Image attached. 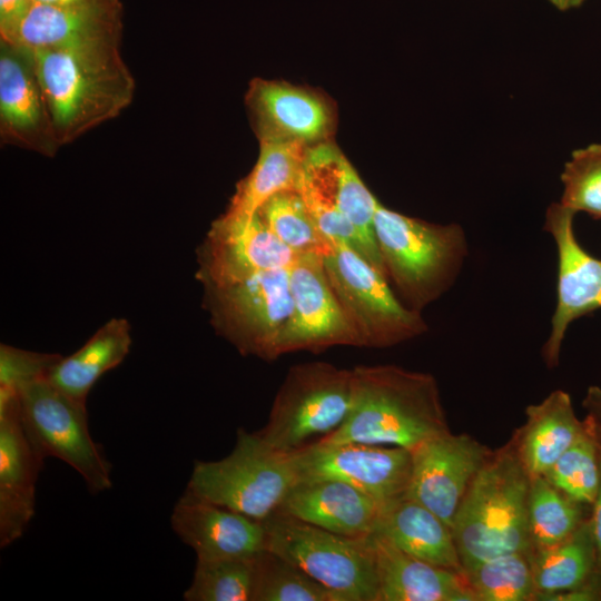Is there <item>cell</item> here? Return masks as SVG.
I'll list each match as a JSON object with an SVG mask.
<instances>
[{"label":"cell","instance_id":"obj_39","mask_svg":"<svg viewBox=\"0 0 601 601\" xmlns=\"http://www.w3.org/2000/svg\"><path fill=\"white\" fill-rule=\"evenodd\" d=\"M582 406L587 412L584 418L601 442V387L597 385L590 386L582 401Z\"/></svg>","mask_w":601,"mask_h":601},{"label":"cell","instance_id":"obj_3","mask_svg":"<svg viewBox=\"0 0 601 601\" xmlns=\"http://www.w3.org/2000/svg\"><path fill=\"white\" fill-rule=\"evenodd\" d=\"M531 479L511 440L492 451L469 486L452 524L462 566L501 554L531 552Z\"/></svg>","mask_w":601,"mask_h":601},{"label":"cell","instance_id":"obj_31","mask_svg":"<svg viewBox=\"0 0 601 601\" xmlns=\"http://www.w3.org/2000/svg\"><path fill=\"white\" fill-rule=\"evenodd\" d=\"M267 228L297 255H327L335 242L326 237L296 189L268 198L257 210Z\"/></svg>","mask_w":601,"mask_h":601},{"label":"cell","instance_id":"obj_33","mask_svg":"<svg viewBox=\"0 0 601 601\" xmlns=\"http://www.w3.org/2000/svg\"><path fill=\"white\" fill-rule=\"evenodd\" d=\"M250 601H338V599L300 568L266 549L255 558Z\"/></svg>","mask_w":601,"mask_h":601},{"label":"cell","instance_id":"obj_11","mask_svg":"<svg viewBox=\"0 0 601 601\" xmlns=\"http://www.w3.org/2000/svg\"><path fill=\"white\" fill-rule=\"evenodd\" d=\"M298 481L334 479L383 503L406 495L412 453L400 446L365 443H313L289 454Z\"/></svg>","mask_w":601,"mask_h":601},{"label":"cell","instance_id":"obj_37","mask_svg":"<svg viewBox=\"0 0 601 601\" xmlns=\"http://www.w3.org/2000/svg\"><path fill=\"white\" fill-rule=\"evenodd\" d=\"M61 358L60 354L30 352L1 344L0 387L18 391L32 382L47 380Z\"/></svg>","mask_w":601,"mask_h":601},{"label":"cell","instance_id":"obj_1","mask_svg":"<svg viewBox=\"0 0 601 601\" xmlns=\"http://www.w3.org/2000/svg\"><path fill=\"white\" fill-rule=\"evenodd\" d=\"M29 53L60 146L116 118L134 98L120 41Z\"/></svg>","mask_w":601,"mask_h":601},{"label":"cell","instance_id":"obj_30","mask_svg":"<svg viewBox=\"0 0 601 601\" xmlns=\"http://www.w3.org/2000/svg\"><path fill=\"white\" fill-rule=\"evenodd\" d=\"M476 601H531L536 591L529 553L513 552L463 566Z\"/></svg>","mask_w":601,"mask_h":601},{"label":"cell","instance_id":"obj_6","mask_svg":"<svg viewBox=\"0 0 601 601\" xmlns=\"http://www.w3.org/2000/svg\"><path fill=\"white\" fill-rule=\"evenodd\" d=\"M352 388V370L319 361L296 364L288 370L267 423L257 434L285 454L318 442L346 420Z\"/></svg>","mask_w":601,"mask_h":601},{"label":"cell","instance_id":"obj_21","mask_svg":"<svg viewBox=\"0 0 601 601\" xmlns=\"http://www.w3.org/2000/svg\"><path fill=\"white\" fill-rule=\"evenodd\" d=\"M384 503L334 479L302 480L289 490L277 513L346 536L374 533Z\"/></svg>","mask_w":601,"mask_h":601},{"label":"cell","instance_id":"obj_29","mask_svg":"<svg viewBox=\"0 0 601 601\" xmlns=\"http://www.w3.org/2000/svg\"><path fill=\"white\" fill-rule=\"evenodd\" d=\"M587 506L565 495L544 476L532 477L528 504L531 551L570 536L589 519Z\"/></svg>","mask_w":601,"mask_h":601},{"label":"cell","instance_id":"obj_24","mask_svg":"<svg viewBox=\"0 0 601 601\" xmlns=\"http://www.w3.org/2000/svg\"><path fill=\"white\" fill-rule=\"evenodd\" d=\"M374 533L422 561L456 572L463 570L452 529L406 495L384 503Z\"/></svg>","mask_w":601,"mask_h":601},{"label":"cell","instance_id":"obj_15","mask_svg":"<svg viewBox=\"0 0 601 601\" xmlns=\"http://www.w3.org/2000/svg\"><path fill=\"white\" fill-rule=\"evenodd\" d=\"M298 256L257 213L249 219L221 215L198 249L197 277L201 284L230 282L260 272L288 269Z\"/></svg>","mask_w":601,"mask_h":601},{"label":"cell","instance_id":"obj_35","mask_svg":"<svg viewBox=\"0 0 601 601\" xmlns=\"http://www.w3.org/2000/svg\"><path fill=\"white\" fill-rule=\"evenodd\" d=\"M377 203L378 200L367 189L355 168L343 155L338 175L339 210L355 231L358 254L386 276L374 230Z\"/></svg>","mask_w":601,"mask_h":601},{"label":"cell","instance_id":"obj_42","mask_svg":"<svg viewBox=\"0 0 601 601\" xmlns=\"http://www.w3.org/2000/svg\"><path fill=\"white\" fill-rule=\"evenodd\" d=\"M552 6H554L558 10L566 11L573 8H578L581 6L585 0H548Z\"/></svg>","mask_w":601,"mask_h":601},{"label":"cell","instance_id":"obj_4","mask_svg":"<svg viewBox=\"0 0 601 601\" xmlns=\"http://www.w3.org/2000/svg\"><path fill=\"white\" fill-rule=\"evenodd\" d=\"M374 230L386 277L401 302L422 312L446 293L469 255L460 224H435L377 203Z\"/></svg>","mask_w":601,"mask_h":601},{"label":"cell","instance_id":"obj_17","mask_svg":"<svg viewBox=\"0 0 601 601\" xmlns=\"http://www.w3.org/2000/svg\"><path fill=\"white\" fill-rule=\"evenodd\" d=\"M43 459L19 417L18 392L0 387V545L20 539L35 515L36 483Z\"/></svg>","mask_w":601,"mask_h":601},{"label":"cell","instance_id":"obj_36","mask_svg":"<svg viewBox=\"0 0 601 601\" xmlns=\"http://www.w3.org/2000/svg\"><path fill=\"white\" fill-rule=\"evenodd\" d=\"M560 178L563 185L560 203L601 220V144L572 151Z\"/></svg>","mask_w":601,"mask_h":601},{"label":"cell","instance_id":"obj_40","mask_svg":"<svg viewBox=\"0 0 601 601\" xmlns=\"http://www.w3.org/2000/svg\"><path fill=\"white\" fill-rule=\"evenodd\" d=\"M591 508L592 510L590 514V524L599 560L601 563V485L598 496Z\"/></svg>","mask_w":601,"mask_h":601},{"label":"cell","instance_id":"obj_28","mask_svg":"<svg viewBox=\"0 0 601 601\" xmlns=\"http://www.w3.org/2000/svg\"><path fill=\"white\" fill-rule=\"evenodd\" d=\"M260 150L252 171L237 185L223 214L249 219L273 195L296 189L306 146L293 141H259Z\"/></svg>","mask_w":601,"mask_h":601},{"label":"cell","instance_id":"obj_22","mask_svg":"<svg viewBox=\"0 0 601 601\" xmlns=\"http://www.w3.org/2000/svg\"><path fill=\"white\" fill-rule=\"evenodd\" d=\"M378 580L377 601H476L463 572L414 558L370 535Z\"/></svg>","mask_w":601,"mask_h":601},{"label":"cell","instance_id":"obj_18","mask_svg":"<svg viewBox=\"0 0 601 601\" xmlns=\"http://www.w3.org/2000/svg\"><path fill=\"white\" fill-rule=\"evenodd\" d=\"M0 137L13 145L52 157L61 147L28 50L1 42Z\"/></svg>","mask_w":601,"mask_h":601},{"label":"cell","instance_id":"obj_5","mask_svg":"<svg viewBox=\"0 0 601 601\" xmlns=\"http://www.w3.org/2000/svg\"><path fill=\"white\" fill-rule=\"evenodd\" d=\"M290 455L238 428L233 451L217 461H196L185 493L264 522L297 483Z\"/></svg>","mask_w":601,"mask_h":601},{"label":"cell","instance_id":"obj_8","mask_svg":"<svg viewBox=\"0 0 601 601\" xmlns=\"http://www.w3.org/2000/svg\"><path fill=\"white\" fill-rule=\"evenodd\" d=\"M324 267L361 347H391L427 331L421 312L404 305L391 289L386 276L346 242L334 243L324 256Z\"/></svg>","mask_w":601,"mask_h":601},{"label":"cell","instance_id":"obj_25","mask_svg":"<svg viewBox=\"0 0 601 601\" xmlns=\"http://www.w3.org/2000/svg\"><path fill=\"white\" fill-rule=\"evenodd\" d=\"M343 155L331 140L307 147L296 190L321 231L332 242H346L358 253L355 231L338 206V175Z\"/></svg>","mask_w":601,"mask_h":601},{"label":"cell","instance_id":"obj_2","mask_svg":"<svg viewBox=\"0 0 601 601\" xmlns=\"http://www.w3.org/2000/svg\"><path fill=\"white\" fill-rule=\"evenodd\" d=\"M352 372L348 415L335 432L318 442L365 443L412 451L450 431L432 374L393 364L358 365Z\"/></svg>","mask_w":601,"mask_h":601},{"label":"cell","instance_id":"obj_26","mask_svg":"<svg viewBox=\"0 0 601 601\" xmlns=\"http://www.w3.org/2000/svg\"><path fill=\"white\" fill-rule=\"evenodd\" d=\"M131 346L130 325L125 318H111L78 351L63 357L51 370L48 381L85 403L91 387L128 355Z\"/></svg>","mask_w":601,"mask_h":601},{"label":"cell","instance_id":"obj_32","mask_svg":"<svg viewBox=\"0 0 601 601\" xmlns=\"http://www.w3.org/2000/svg\"><path fill=\"white\" fill-rule=\"evenodd\" d=\"M584 421V432L542 476L572 500L592 506L601 485V442Z\"/></svg>","mask_w":601,"mask_h":601},{"label":"cell","instance_id":"obj_27","mask_svg":"<svg viewBox=\"0 0 601 601\" xmlns=\"http://www.w3.org/2000/svg\"><path fill=\"white\" fill-rule=\"evenodd\" d=\"M535 600L580 588L599 571L601 563L592 535L590 516L566 539L529 553Z\"/></svg>","mask_w":601,"mask_h":601},{"label":"cell","instance_id":"obj_20","mask_svg":"<svg viewBox=\"0 0 601 601\" xmlns=\"http://www.w3.org/2000/svg\"><path fill=\"white\" fill-rule=\"evenodd\" d=\"M120 2L56 4L35 1L9 42L28 51L120 41Z\"/></svg>","mask_w":601,"mask_h":601},{"label":"cell","instance_id":"obj_14","mask_svg":"<svg viewBox=\"0 0 601 601\" xmlns=\"http://www.w3.org/2000/svg\"><path fill=\"white\" fill-rule=\"evenodd\" d=\"M406 496L423 504L451 529L473 479L492 451L467 434L435 435L411 451Z\"/></svg>","mask_w":601,"mask_h":601},{"label":"cell","instance_id":"obj_23","mask_svg":"<svg viewBox=\"0 0 601 601\" xmlns=\"http://www.w3.org/2000/svg\"><path fill=\"white\" fill-rule=\"evenodd\" d=\"M525 416L511 441L529 475L541 476L584 432L587 423L577 417L572 398L563 390L529 405Z\"/></svg>","mask_w":601,"mask_h":601},{"label":"cell","instance_id":"obj_34","mask_svg":"<svg viewBox=\"0 0 601 601\" xmlns=\"http://www.w3.org/2000/svg\"><path fill=\"white\" fill-rule=\"evenodd\" d=\"M255 558L197 561L186 601H250Z\"/></svg>","mask_w":601,"mask_h":601},{"label":"cell","instance_id":"obj_41","mask_svg":"<svg viewBox=\"0 0 601 601\" xmlns=\"http://www.w3.org/2000/svg\"><path fill=\"white\" fill-rule=\"evenodd\" d=\"M38 2L56 3V4H85V3H110L120 2V0H35Z\"/></svg>","mask_w":601,"mask_h":601},{"label":"cell","instance_id":"obj_38","mask_svg":"<svg viewBox=\"0 0 601 601\" xmlns=\"http://www.w3.org/2000/svg\"><path fill=\"white\" fill-rule=\"evenodd\" d=\"M35 0H0L1 42H9L33 6Z\"/></svg>","mask_w":601,"mask_h":601},{"label":"cell","instance_id":"obj_9","mask_svg":"<svg viewBox=\"0 0 601 601\" xmlns=\"http://www.w3.org/2000/svg\"><path fill=\"white\" fill-rule=\"evenodd\" d=\"M203 286L204 306L219 336L244 356L277 358V339L292 313L288 269Z\"/></svg>","mask_w":601,"mask_h":601},{"label":"cell","instance_id":"obj_10","mask_svg":"<svg viewBox=\"0 0 601 601\" xmlns=\"http://www.w3.org/2000/svg\"><path fill=\"white\" fill-rule=\"evenodd\" d=\"M17 392L20 422L36 452L43 460L56 457L70 465L92 493L110 489L111 466L90 435L86 404L48 380Z\"/></svg>","mask_w":601,"mask_h":601},{"label":"cell","instance_id":"obj_7","mask_svg":"<svg viewBox=\"0 0 601 601\" xmlns=\"http://www.w3.org/2000/svg\"><path fill=\"white\" fill-rule=\"evenodd\" d=\"M264 523L266 549L300 568L338 601H377L378 580L370 535L336 534L277 512Z\"/></svg>","mask_w":601,"mask_h":601},{"label":"cell","instance_id":"obj_16","mask_svg":"<svg viewBox=\"0 0 601 601\" xmlns=\"http://www.w3.org/2000/svg\"><path fill=\"white\" fill-rule=\"evenodd\" d=\"M259 141H293L311 147L331 140L332 102L316 90L285 81L254 79L246 93Z\"/></svg>","mask_w":601,"mask_h":601},{"label":"cell","instance_id":"obj_19","mask_svg":"<svg viewBox=\"0 0 601 601\" xmlns=\"http://www.w3.org/2000/svg\"><path fill=\"white\" fill-rule=\"evenodd\" d=\"M170 523L197 561L253 558L267 546L264 522L187 493L175 504Z\"/></svg>","mask_w":601,"mask_h":601},{"label":"cell","instance_id":"obj_13","mask_svg":"<svg viewBox=\"0 0 601 601\" xmlns=\"http://www.w3.org/2000/svg\"><path fill=\"white\" fill-rule=\"evenodd\" d=\"M575 215L560 201L551 203L545 213L543 229L552 236L558 254L556 306L542 347L549 368L559 365L571 323L601 308V259L589 254L575 237Z\"/></svg>","mask_w":601,"mask_h":601},{"label":"cell","instance_id":"obj_12","mask_svg":"<svg viewBox=\"0 0 601 601\" xmlns=\"http://www.w3.org/2000/svg\"><path fill=\"white\" fill-rule=\"evenodd\" d=\"M288 282L292 313L277 339V357L341 345L361 347L328 283L323 255H299L288 268Z\"/></svg>","mask_w":601,"mask_h":601}]
</instances>
